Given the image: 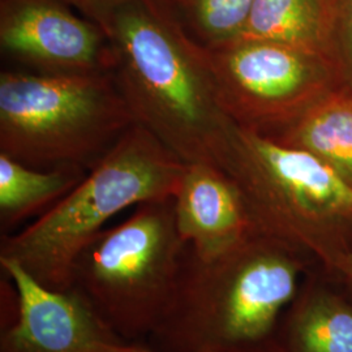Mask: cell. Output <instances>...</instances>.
<instances>
[{"label":"cell","mask_w":352,"mask_h":352,"mask_svg":"<svg viewBox=\"0 0 352 352\" xmlns=\"http://www.w3.org/2000/svg\"><path fill=\"white\" fill-rule=\"evenodd\" d=\"M316 265L265 232L210 260L187 247L168 305L144 343L155 352H264Z\"/></svg>","instance_id":"1"},{"label":"cell","mask_w":352,"mask_h":352,"mask_svg":"<svg viewBox=\"0 0 352 352\" xmlns=\"http://www.w3.org/2000/svg\"><path fill=\"white\" fill-rule=\"evenodd\" d=\"M113 75L135 123L184 164L213 162L231 119L206 50L164 0H122L109 29Z\"/></svg>","instance_id":"2"},{"label":"cell","mask_w":352,"mask_h":352,"mask_svg":"<svg viewBox=\"0 0 352 352\" xmlns=\"http://www.w3.org/2000/svg\"><path fill=\"white\" fill-rule=\"evenodd\" d=\"M186 164L133 124L50 210L17 234L1 236L0 260L20 265L47 289L65 291L76 257L106 222L129 206L174 197Z\"/></svg>","instance_id":"3"},{"label":"cell","mask_w":352,"mask_h":352,"mask_svg":"<svg viewBox=\"0 0 352 352\" xmlns=\"http://www.w3.org/2000/svg\"><path fill=\"white\" fill-rule=\"evenodd\" d=\"M261 232L311 254L336 274L352 252V186L308 151L231 120L215 153Z\"/></svg>","instance_id":"4"},{"label":"cell","mask_w":352,"mask_h":352,"mask_svg":"<svg viewBox=\"0 0 352 352\" xmlns=\"http://www.w3.org/2000/svg\"><path fill=\"white\" fill-rule=\"evenodd\" d=\"M133 124L113 71L0 74V153L26 166L89 171Z\"/></svg>","instance_id":"5"},{"label":"cell","mask_w":352,"mask_h":352,"mask_svg":"<svg viewBox=\"0 0 352 352\" xmlns=\"http://www.w3.org/2000/svg\"><path fill=\"white\" fill-rule=\"evenodd\" d=\"M186 250L174 197L142 202L80 252L67 289L124 343H144L168 305Z\"/></svg>","instance_id":"6"},{"label":"cell","mask_w":352,"mask_h":352,"mask_svg":"<svg viewBox=\"0 0 352 352\" xmlns=\"http://www.w3.org/2000/svg\"><path fill=\"white\" fill-rule=\"evenodd\" d=\"M205 50L223 113L264 135L342 87L327 56L279 42L238 38Z\"/></svg>","instance_id":"7"},{"label":"cell","mask_w":352,"mask_h":352,"mask_svg":"<svg viewBox=\"0 0 352 352\" xmlns=\"http://www.w3.org/2000/svg\"><path fill=\"white\" fill-rule=\"evenodd\" d=\"M0 50L36 74L113 71L109 36L65 0H0Z\"/></svg>","instance_id":"8"},{"label":"cell","mask_w":352,"mask_h":352,"mask_svg":"<svg viewBox=\"0 0 352 352\" xmlns=\"http://www.w3.org/2000/svg\"><path fill=\"white\" fill-rule=\"evenodd\" d=\"M0 267L17 292L16 314L1 325L0 352H94L98 344L124 343L72 291L47 289L13 261L0 260Z\"/></svg>","instance_id":"9"},{"label":"cell","mask_w":352,"mask_h":352,"mask_svg":"<svg viewBox=\"0 0 352 352\" xmlns=\"http://www.w3.org/2000/svg\"><path fill=\"white\" fill-rule=\"evenodd\" d=\"M174 208L180 238L204 260L261 232L236 183L213 162L186 164Z\"/></svg>","instance_id":"10"},{"label":"cell","mask_w":352,"mask_h":352,"mask_svg":"<svg viewBox=\"0 0 352 352\" xmlns=\"http://www.w3.org/2000/svg\"><path fill=\"white\" fill-rule=\"evenodd\" d=\"M280 352H352V291L337 276L314 266L282 317Z\"/></svg>","instance_id":"11"},{"label":"cell","mask_w":352,"mask_h":352,"mask_svg":"<svg viewBox=\"0 0 352 352\" xmlns=\"http://www.w3.org/2000/svg\"><path fill=\"white\" fill-rule=\"evenodd\" d=\"M265 136L311 153L352 186V93L347 89L329 91Z\"/></svg>","instance_id":"12"},{"label":"cell","mask_w":352,"mask_h":352,"mask_svg":"<svg viewBox=\"0 0 352 352\" xmlns=\"http://www.w3.org/2000/svg\"><path fill=\"white\" fill-rule=\"evenodd\" d=\"M337 0H254L240 38L273 41L331 60Z\"/></svg>","instance_id":"13"},{"label":"cell","mask_w":352,"mask_h":352,"mask_svg":"<svg viewBox=\"0 0 352 352\" xmlns=\"http://www.w3.org/2000/svg\"><path fill=\"white\" fill-rule=\"evenodd\" d=\"M88 174L74 166L39 170L0 153L1 236L28 218L50 210Z\"/></svg>","instance_id":"14"},{"label":"cell","mask_w":352,"mask_h":352,"mask_svg":"<svg viewBox=\"0 0 352 352\" xmlns=\"http://www.w3.org/2000/svg\"><path fill=\"white\" fill-rule=\"evenodd\" d=\"M190 37L213 47L241 37L254 0H164Z\"/></svg>","instance_id":"15"},{"label":"cell","mask_w":352,"mask_h":352,"mask_svg":"<svg viewBox=\"0 0 352 352\" xmlns=\"http://www.w3.org/2000/svg\"><path fill=\"white\" fill-rule=\"evenodd\" d=\"M330 58L342 87L352 93V0H337Z\"/></svg>","instance_id":"16"},{"label":"cell","mask_w":352,"mask_h":352,"mask_svg":"<svg viewBox=\"0 0 352 352\" xmlns=\"http://www.w3.org/2000/svg\"><path fill=\"white\" fill-rule=\"evenodd\" d=\"M75 10L97 25L101 26L109 34L113 12L122 0H65Z\"/></svg>","instance_id":"17"},{"label":"cell","mask_w":352,"mask_h":352,"mask_svg":"<svg viewBox=\"0 0 352 352\" xmlns=\"http://www.w3.org/2000/svg\"><path fill=\"white\" fill-rule=\"evenodd\" d=\"M94 352H155L145 343H115V344H98Z\"/></svg>","instance_id":"18"},{"label":"cell","mask_w":352,"mask_h":352,"mask_svg":"<svg viewBox=\"0 0 352 352\" xmlns=\"http://www.w3.org/2000/svg\"><path fill=\"white\" fill-rule=\"evenodd\" d=\"M334 276H337L340 282L352 291V252L344 258Z\"/></svg>","instance_id":"19"},{"label":"cell","mask_w":352,"mask_h":352,"mask_svg":"<svg viewBox=\"0 0 352 352\" xmlns=\"http://www.w3.org/2000/svg\"><path fill=\"white\" fill-rule=\"evenodd\" d=\"M264 352H280L279 350H278L277 346L274 344V346H272L270 349H267V350H265Z\"/></svg>","instance_id":"20"}]
</instances>
